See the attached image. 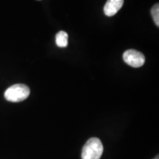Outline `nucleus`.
Listing matches in <instances>:
<instances>
[{"label": "nucleus", "mask_w": 159, "mask_h": 159, "mask_svg": "<svg viewBox=\"0 0 159 159\" xmlns=\"http://www.w3.org/2000/svg\"><path fill=\"white\" fill-rule=\"evenodd\" d=\"M103 145L97 138H91L85 143L82 150V159H99L103 152Z\"/></svg>", "instance_id": "obj_1"}, {"label": "nucleus", "mask_w": 159, "mask_h": 159, "mask_svg": "<svg viewBox=\"0 0 159 159\" xmlns=\"http://www.w3.org/2000/svg\"><path fill=\"white\" fill-rule=\"evenodd\" d=\"M30 91L28 86L24 84H16L9 87L5 92V98L9 102H19L29 97Z\"/></svg>", "instance_id": "obj_2"}, {"label": "nucleus", "mask_w": 159, "mask_h": 159, "mask_svg": "<svg viewBox=\"0 0 159 159\" xmlns=\"http://www.w3.org/2000/svg\"><path fill=\"white\" fill-rule=\"evenodd\" d=\"M123 60L127 64L134 68H139L144 64V55L135 49H129L123 54Z\"/></svg>", "instance_id": "obj_3"}, {"label": "nucleus", "mask_w": 159, "mask_h": 159, "mask_svg": "<svg viewBox=\"0 0 159 159\" xmlns=\"http://www.w3.org/2000/svg\"><path fill=\"white\" fill-rule=\"evenodd\" d=\"M124 0H108L104 7V13L107 16H113L122 8Z\"/></svg>", "instance_id": "obj_4"}, {"label": "nucleus", "mask_w": 159, "mask_h": 159, "mask_svg": "<svg viewBox=\"0 0 159 159\" xmlns=\"http://www.w3.org/2000/svg\"><path fill=\"white\" fill-rule=\"evenodd\" d=\"M68 34L65 31H60L55 35V43L59 47H66L68 45Z\"/></svg>", "instance_id": "obj_5"}, {"label": "nucleus", "mask_w": 159, "mask_h": 159, "mask_svg": "<svg viewBox=\"0 0 159 159\" xmlns=\"http://www.w3.org/2000/svg\"><path fill=\"white\" fill-rule=\"evenodd\" d=\"M151 14H152V19H153L155 24L159 26V5L158 4H156L151 9Z\"/></svg>", "instance_id": "obj_6"}, {"label": "nucleus", "mask_w": 159, "mask_h": 159, "mask_svg": "<svg viewBox=\"0 0 159 159\" xmlns=\"http://www.w3.org/2000/svg\"><path fill=\"white\" fill-rule=\"evenodd\" d=\"M153 159H159V157H158V156H157L156 158H154Z\"/></svg>", "instance_id": "obj_7"}]
</instances>
